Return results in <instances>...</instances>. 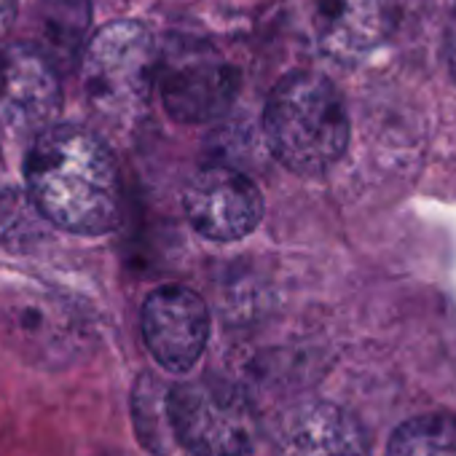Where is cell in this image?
Returning a JSON list of instances; mask_svg holds the SVG:
<instances>
[{
  "label": "cell",
  "instance_id": "277c9868",
  "mask_svg": "<svg viewBox=\"0 0 456 456\" xmlns=\"http://www.w3.org/2000/svg\"><path fill=\"white\" fill-rule=\"evenodd\" d=\"M159 78L153 36L140 22H110L89 44L81 60L84 94L92 110L110 124L134 121Z\"/></svg>",
  "mask_w": 456,
  "mask_h": 456
},
{
  "label": "cell",
  "instance_id": "ba28073f",
  "mask_svg": "<svg viewBox=\"0 0 456 456\" xmlns=\"http://www.w3.org/2000/svg\"><path fill=\"white\" fill-rule=\"evenodd\" d=\"M191 225L207 240L234 242L256 232L264 215V199L256 183L232 167H201L191 175L183 193Z\"/></svg>",
  "mask_w": 456,
  "mask_h": 456
},
{
  "label": "cell",
  "instance_id": "7c38bea8",
  "mask_svg": "<svg viewBox=\"0 0 456 456\" xmlns=\"http://www.w3.org/2000/svg\"><path fill=\"white\" fill-rule=\"evenodd\" d=\"M92 22L89 0H41L36 14L38 49L57 70L76 68L86 52V33Z\"/></svg>",
  "mask_w": 456,
  "mask_h": 456
},
{
  "label": "cell",
  "instance_id": "9c48e42d",
  "mask_svg": "<svg viewBox=\"0 0 456 456\" xmlns=\"http://www.w3.org/2000/svg\"><path fill=\"white\" fill-rule=\"evenodd\" d=\"M209 314L204 301L177 285L153 290L142 304V338L153 360L175 373L196 365L207 346Z\"/></svg>",
  "mask_w": 456,
  "mask_h": 456
},
{
  "label": "cell",
  "instance_id": "e0dca14e",
  "mask_svg": "<svg viewBox=\"0 0 456 456\" xmlns=\"http://www.w3.org/2000/svg\"><path fill=\"white\" fill-rule=\"evenodd\" d=\"M0 167H4V156H0Z\"/></svg>",
  "mask_w": 456,
  "mask_h": 456
},
{
  "label": "cell",
  "instance_id": "7a4b0ae2",
  "mask_svg": "<svg viewBox=\"0 0 456 456\" xmlns=\"http://www.w3.org/2000/svg\"><path fill=\"white\" fill-rule=\"evenodd\" d=\"M264 132L272 153L298 175L330 169L346 151L349 116L341 92L317 73L282 78L264 110Z\"/></svg>",
  "mask_w": 456,
  "mask_h": 456
},
{
  "label": "cell",
  "instance_id": "9a60e30c",
  "mask_svg": "<svg viewBox=\"0 0 456 456\" xmlns=\"http://www.w3.org/2000/svg\"><path fill=\"white\" fill-rule=\"evenodd\" d=\"M445 62H448L451 76L456 78V6L448 20V28H445Z\"/></svg>",
  "mask_w": 456,
  "mask_h": 456
},
{
  "label": "cell",
  "instance_id": "52a82bcc",
  "mask_svg": "<svg viewBox=\"0 0 456 456\" xmlns=\"http://www.w3.org/2000/svg\"><path fill=\"white\" fill-rule=\"evenodd\" d=\"M60 110V76L46 54L22 41L0 46V132L36 140L57 126Z\"/></svg>",
  "mask_w": 456,
  "mask_h": 456
},
{
  "label": "cell",
  "instance_id": "3957f363",
  "mask_svg": "<svg viewBox=\"0 0 456 456\" xmlns=\"http://www.w3.org/2000/svg\"><path fill=\"white\" fill-rule=\"evenodd\" d=\"M0 338L38 370H65L94 344L86 312L65 293L38 285H14L0 293Z\"/></svg>",
  "mask_w": 456,
  "mask_h": 456
},
{
  "label": "cell",
  "instance_id": "8992f818",
  "mask_svg": "<svg viewBox=\"0 0 456 456\" xmlns=\"http://www.w3.org/2000/svg\"><path fill=\"white\" fill-rule=\"evenodd\" d=\"M159 94L167 113L183 124L215 121L232 108L240 78L209 44L172 41L159 57Z\"/></svg>",
  "mask_w": 456,
  "mask_h": 456
},
{
  "label": "cell",
  "instance_id": "5bb4252c",
  "mask_svg": "<svg viewBox=\"0 0 456 456\" xmlns=\"http://www.w3.org/2000/svg\"><path fill=\"white\" fill-rule=\"evenodd\" d=\"M387 456H456V416L427 413L400 424Z\"/></svg>",
  "mask_w": 456,
  "mask_h": 456
},
{
  "label": "cell",
  "instance_id": "8fae6325",
  "mask_svg": "<svg viewBox=\"0 0 456 456\" xmlns=\"http://www.w3.org/2000/svg\"><path fill=\"white\" fill-rule=\"evenodd\" d=\"M282 456H370L362 424L344 408L314 400L296 408L280 437Z\"/></svg>",
  "mask_w": 456,
  "mask_h": 456
},
{
  "label": "cell",
  "instance_id": "5b68a950",
  "mask_svg": "<svg viewBox=\"0 0 456 456\" xmlns=\"http://www.w3.org/2000/svg\"><path fill=\"white\" fill-rule=\"evenodd\" d=\"M167 416L175 437L193 456H248L258 437L248 395L215 376L177 384L167 397Z\"/></svg>",
  "mask_w": 456,
  "mask_h": 456
},
{
  "label": "cell",
  "instance_id": "30bf717a",
  "mask_svg": "<svg viewBox=\"0 0 456 456\" xmlns=\"http://www.w3.org/2000/svg\"><path fill=\"white\" fill-rule=\"evenodd\" d=\"M312 25L328 57L360 60L389 38L392 0H312Z\"/></svg>",
  "mask_w": 456,
  "mask_h": 456
},
{
  "label": "cell",
  "instance_id": "2e32d148",
  "mask_svg": "<svg viewBox=\"0 0 456 456\" xmlns=\"http://www.w3.org/2000/svg\"><path fill=\"white\" fill-rule=\"evenodd\" d=\"M17 17V0H0V38H4Z\"/></svg>",
  "mask_w": 456,
  "mask_h": 456
},
{
  "label": "cell",
  "instance_id": "6da1fadb",
  "mask_svg": "<svg viewBox=\"0 0 456 456\" xmlns=\"http://www.w3.org/2000/svg\"><path fill=\"white\" fill-rule=\"evenodd\" d=\"M28 193L46 220L81 237L121 223V177L105 140L78 124H57L33 140L25 159Z\"/></svg>",
  "mask_w": 456,
  "mask_h": 456
},
{
  "label": "cell",
  "instance_id": "4fadbf2b",
  "mask_svg": "<svg viewBox=\"0 0 456 456\" xmlns=\"http://www.w3.org/2000/svg\"><path fill=\"white\" fill-rule=\"evenodd\" d=\"M49 220L30 193L20 188L0 191V245L12 253H36L46 242Z\"/></svg>",
  "mask_w": 456,
  "mask_h": 456
}]
</instances>
